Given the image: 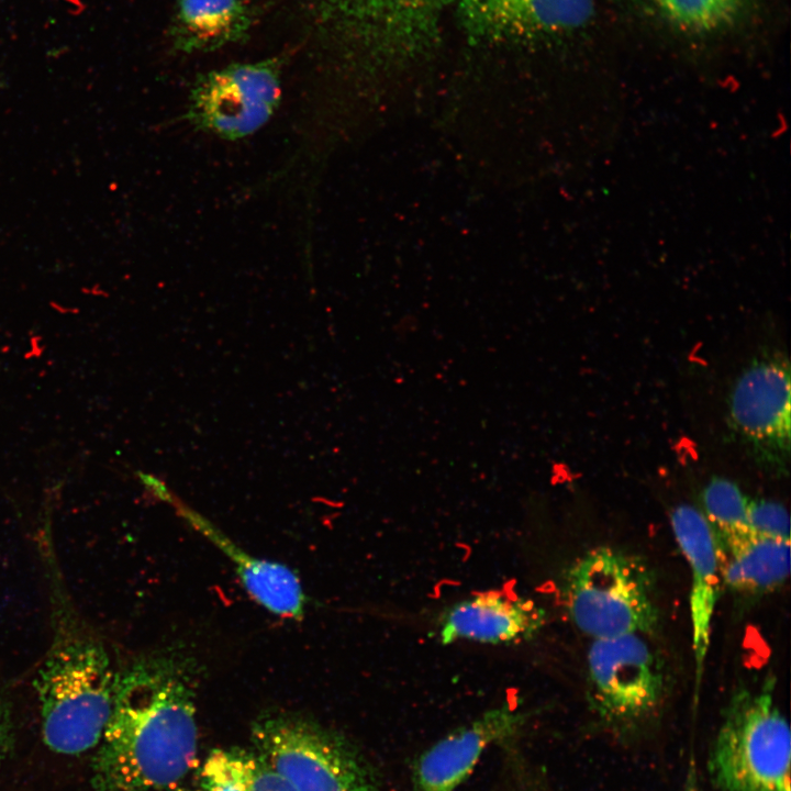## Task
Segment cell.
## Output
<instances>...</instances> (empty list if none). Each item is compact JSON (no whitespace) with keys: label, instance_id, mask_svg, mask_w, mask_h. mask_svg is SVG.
<instances>
[{"label":"cell","instance_id":"6da1fadb","mask_svg":"<svg viewBox=\"0 0 791 791\" xmlns=\"http://www.w3.org/2000/svg\"><path fill=\"white\" fill-rule=\"evenodd\" d=\"M196 661L158 650L115 670L111 715L98 744L97 791H160L180 782L198 751Z\"/></svg>","mask_w":791,"mask_h":791},{"label":"cell","instance_id":"7a4b0ae2","mask_svg":"<svg viewBox=\"0 0 791 791\" xmlns=\"http://www.w3.org/2000/svg\"><path fill=\"white\" fill-rule=\"evenodd\" d=\"M49 530L48 516L40 545L49 584L52 639L34 688L44 743L55 753L78 755L101 740L113 706L115 669L69 598Z\"/></svg>","mask_w":791,"mask_h":791},{"label":"cell","instance_id":"3957f363","mask_svg":"<svg viewBox=\"0 0 791 791\" xmlns=\"http://www.w3.org/2000/svg\"><path fill=\"white\" fill-rule=\"evenodd\" d=\"M566 609L576 627L593 639L647 635L659 622L655 578L637 556L600 546L566 573Z\"/></svg>","mask_w":791,"mask_h":791},{"label":"cell","instance_id":"277c9868","mask_svg":"<svg viewBox=\"0 0 791 791\" xmlns=\"http://www.w3.org/2000/svg\"><path fill=\"white\" fill-rule=\"evenodd\" d=\"M773 690L771 677L732 697L709 764L722 791H791L790 727Z\"/></svg>","mask_w":791,"mask_h":791},{"label":"cell","instance_id":"5b68a950","mask_svg":"<svg viewBox=\"0 0 791 791\" xmlns=\"http://www.w3.org/2000/svg\"><path fill=\"white\" fill-rule=\"evenodd\" d=\"M252 742L293 791H380L377 775L359 750L307 715L264 713L253 723Z\"/></svg>","mask_w":791,"mask_h":791},{"label":"cell","instance_id":"8992f818","mask_svg":"<svg viewBox=\"0 0 791 791\" xmlns=\"http://www.w3.org/2000/svg\"><path fill=\"white\" fill-rule=\"evenodd\" d=\"M587 664L591 704L610 723L645 720L665 699L668 671L646 635L593 639Z\"/></svg>","mask_w":791,"mask_h":791},{"label":"cell","instance_id":"52a82bcc","mask_svg":"<svg viewBox=\"0 0 791 791\" xmlns=\"http://www.w3.org/2000/svg\"><path fill=\"white\" fill-rule=\"evenodd\" d=\"M280 99L275 62L232 65L196 81L186 118L198 130L234 141L260 130Z\"/></svg>","mask_w":791,"mask_h":791},{"label":"cell","instance_id":"ba28073f","mask_svg":"<svg viewBox=\"0 0 791 791\" xmlns=\"http://www.w3.org/2000/svg\"><path fill=\"white\" fill-rule=\"evenodd\" d=\"M790 396L789 364L775 355L754 360L729 394L732 428L761 463L777 469L790 455Z\"/></svg>","mask_w":791,"mask_h":791},{"label":"cell","instance_id":"9c48e42d","mask_svg":"<svg viewBox=\"0 0 791 791\" xmlns=\"http://www.w3.org/2000/svg\"><path fill=\"white\" fill-rule=\"evenodd\" d=\"M670 523L691 571L689 605L695 680L699 686L723 582L717 539L705 515L695 506L689 504L676 506L670 514Z\"/></svg>","mask_w":791,"mask_h":791},{"label":"cell","instance_id":"30bf717a","mask_svg":"<svg viewBox=\"0 0 791 791\" xmlns=\"http://www.w3.org/2000/svg\"><path fill=\"white\" fill-rule=\"evenodd\" d=\"M525 715L505 704L484 712L426 749L415 761L416 791H455L470 775L483 750L514 736Z\"/></svg>","mask_w":791,"mask_h":791},{"label":"cell","instance_id":"8fae6325","mask_svg":"<svg viewBox=\"0 0 791 791\" xmlns=\"http://www.w3.org/2000/svg\"><path fill=\"white\" fill-rule=\"evenodd\" d=\"M167 504L226 556L243 588L258 605L280 617L302 620L307 597L294 570L285 564L250 555L175 493Z\"/></svg>","mask_w":791,"mask_h":791},{"label":"cell","instance_id":"7c38bea8","mask_svg":"<svg viewBox=\"0 0 791 791\" xmlns=\"http://www.w3.org/2000/svg\"><path fill=\"white\" fill-rule=\"evenodd\" d=\"M546 612L533 600L503 590L476 593L443 616L439 640L511 644L527 640L545 625Z\"/></svg>","mask_w":791,"mask_h":791},{"label":"cell","instance_id":"4fadbf2b","mask_svg":"<svg viewBox=\"0 0 791 791\" xmlns=\"http://www.w3.org/2000/svg\"><path fill=\"white\" fill-rule=\"evenodd\" d=\"M466 25L490 40L570 32L588 23L593 0H460Z\"/></svg>","mask_w":791,"mask_h":791},{"label":"cell","instance_id":"5bb4252c","mask_svg":"<svg viewBox=\"0 0 791 791\" xmlns=\"http://www.w3.org/2000/svg\"><path fill=\"white\" fill-rule=\"evenodd\" d=\"M334 12L369 44L406 48L435 29L454 0H328Z\"/></svg>","mask_w":791,"mask_h":791},{"label":"cell","instance_id":"9a60e30c","mask_svg":"<svg viewBox=\"0 0 791 791\" xmlns=\"http://www.w3.org/2000/svg\"><path fill=\"white\" fill-rule=\"evenodd\" d=\"M723 582L748 593H766L790 575V541L755 534L717 538Z\"/></svg>","mask_w":791,"mask_h":791},{"label":"cell","instance_id":"2e32d148","mask_svg":"<svg viewBox=\"0 0 791 791\" xmlns=\"http://www.w3.org/2000/svg\"><path fill=\"white\" fill-rule=\"evenodd\" d=\"M247 25L242 0H179L176 36L185 49H212L237 38Z\"/></svg>","mask_w":791,"mask_h":791},{"label":"cell","instance_id":"e0dca14e","mask_svg":"<svg viewBox=\"0 0 791 791\" xmlns=\"http://www.w3.org/2000/svg\"><path fill=\"white\" fill-rule=\"evenodd\" d=\"M198 791H293L254 749H214L204 760Z\"/></svg>","mask_w":791,"mask_h":791},{"label":"cell","instance_id":"ac0fdd59","mask_svg":"<svg viewBox=\"0 0 791 791\" xmlns=\"http://www.w3.org/2000/svg\"><path fill=\"white\" fill-rule=\"evenodd\" d=\"M703 514L717 538L749 534L748 511L750 499L732 480L715 477L702 493Z\"/></svg>","mask_w":791,"mask_h":791},{"label":"cell","instance_id":"d6986e66","mask_svg":"<svg viewBox=\"0 0 791 791\" xmlns=\"http://www.w3.org/2000/svg\"><path fill=\"white\" fill-rule=\"evenodd\" d=\"M678 26L694 32L718 29L734 20L745 0H654Z\"/></svg>","mask_w":791,"mask_h":791},{"label":"cell","instance_id":"ffe728a7","mask_svg":"<svg viewBox=\"0 0 791 791\" xmlns=\"http://www.w3.org/2000/svg\"><path fill=\"white\" fill-rule=\"evenodd\" d=\"M748 526L751 534L790 541V517L779 502L766 499L750 500Z\"/></svg>","mask_w":791,"mask_h":791},{"label":"cell","instance_id":"44dd1931","mask_svg":"<svg viewBox=\"0 0 791 791\" xmlns=\"http://www.w3.org/2000/svg\"><path fill=\"white\" fill-rule=\"evenodd\" d=\"M135 476L143 484L145 491L157 501L166 503L174 493L167 483L154 474L136 470Z\"/></svg>","mask_w":791,"mask_h":791},{"label":"cell","instance_id":"7402d4cb","mask_svg":"<svg viewBox=\"0 0 791 791\" xmlns=\"http://www.w3.org/2000/svg\"><path fill=\"white\" fill-rule=\"evenodd\" d=\"M12 722L9 703L0 699V764L11 740Z\"/></svg>","mask_w":791,"mask_h":791}]
</instances>
